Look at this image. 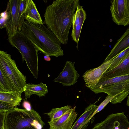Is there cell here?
I'll return each instance as SVG.
<instances>
[{
  "mask_svg": "<svg viewBox=\"0 0 129 129\" xmlns=\"http://www.w3.org/2000/svg\"><path fill=\"white\" fill-rule=\"evenodd\" d=\"M113 98V97L110 96L108 95L106 97L105 99L98 106L93 112L92 114L93 116H94L97 113L103 109Z\"/></svg>",
  "mask_w": 129,
  "mask_h": 129,
  "instance_id": "24",
  "label": "cell"
},
{
  "mask_svg": "<svg viewBox=\"0 0 129 129\" xmlns=\"http://www.w3.org/2000/svg\"><path fill=\"white\" fill-rule=\"evenodd\" d=\"M14 107L6 103L0 102V112H7L13 109Z\"/></svg>",
  "mask_w": 129,
  "mask_h": 129,
  "instance_id": "25",
  "label": "cell"
},
{
  "mask_svg": "<svg viewBox=\"0 0 129 129\" xmlns=\"http://www.w3.org/2000/svg\"><path fill=\"white\" fill-rule=\"evenodd\" d=\"M129 47V27L117 41L104 61L114 58Z\"/></svg>",
  "mask_w": 129,
  "mask_h": 129,
  "instance_id": "14",
  "label": "cell"
},
{
  "mask_svg": "<svg viewBox=\"0 0 129 129\" xmlns=\"http://www.w3.org/2000/svg\"><path fill=\"white\" fill-rule=\"evenodd\" d=\"M7 18H0V28H5Z\"/></svg>",
  "mask_w": 129,
  "mask_h": 129,
  "instance_id": "27",
  "label": "cell"
},
{
  "mask_svg": "<svg viewBox=\"0 0 129 129\" xmlns=\"http://www.w3.org/2000/svg\"><path fill=\"white\" fill-rule=\"evenodd\" d=\"M4 123L0 125V129H5L4 126Z\"/></svg>",
  "mask_w": 129,
  "mask_h": 129,
  "instance_id": "31",
  "label": "cell"
},
{
  "mask_svg": "<svg viewBox=\"0 0 129 129\" xmlns=\"http://www.w3.org/2000/svg\"><path fill=\"white\" fill-rule=\"evenodd\" d=\"M110 10L112 19L117 25L124 26L129 25V14L126 0L110 1Z\"/></svg>",
  "mask_w": 129,
  "mask_h": 129,
  "instance_id": "8",
  "label": "cell"
},
{
  "mask_svg": "<svg viewBox=\"0 0 129 129\" xmlns=\"http://www.w3.org/2000/svg\"><path fill=\"white\" fill-rule=\"evenodd\" d=\"M22 105L23 107L26 110H30L32 109L30 103L26 100L24 101Z\"/></svg>",
  "mask_w": 129,
  "mask_h": 129,
  "instance_id": "26",
  "label": "cell"
},
{
  "mask_svg": "<svg viewBox=\"0 0 129 129\" xmlns=\"http://www.w3.org/2000/svg\"><path fill=\"white\" fill-rule=\"evenodd\" d=\"M0 66L12 81L15 91L21 94L27 84L26 77L19 71L11 55L2 50L0 51Z\"/></svg>",
  "mask_w": 129,
  "mask_h": 129,
  "instance_id": "6",
  "label": "cell"
},
{
  "mask_svg": "<svg viewBox=\"0 0 129 129\" xmlns=\"http://www.w3.org/2000/svg\"><path fill=\"white\" fill-rule=\"evenodd\" d=\"M89 88L95 94L104 93L113 97L110 102L112 104L121 103L129 94V74L111 78L101 77Z\"/></svg>",
  "mask_w": 129,
  "mask_h": 129,
  "instance_id": "3",
  "label": "cell"
},
{
  "mask_svg": "<svg viewBox=\"0 0 129 129\" xmlns=\"http://www.w3.org/2000/svg\"><path fill=\"white\" fill-rule=\"evenodd\" d=\"M21 95L15 91L0 92V102L6 103L14 107L19 106L22 100Z\"/></svg>",
  "mask_w": 129,
  "mask_h": 129,
  "instance_id": "18",
  "label": "cell"
},
{
  "mask_svg": "<svg viewBox=\"0 0 129 129\" xmlns=\"http://www.w3.org/2000/svg\"><path fill=\"white\" fill-rule=\"evenodd\" d=\"M78 0H57L47 6L43 22L56 36L61 43H68L69 31Z\"/></svg>",
  "mask_w": 129,
  "mask_h": 129,
  "instance_id": "1",
  "label": "cell"
},
{
  "mask_svg": "<svg viewBox=\"0 0 129 129\" xmlns=\"http://www.w3.org/2000/svg\"><path fill=\"white\" fill-rule=\"evenodd\" d=\"M98 106L91 103L85 110L84 112L72 126L71 129H83L84 125L87 120L92 114Z\"/></svg>",
  "mask_w": 129,
  "mask_h": 129,
  "instance_id": "19",
  "label": "cell"
},
{
  "mask_svg": "<svg viewBox=\"0 0 129 129\" xmlns=\"http://www.w3.org/2000/svg\"><path fill=\"white\" fill-rule=\"evenodd\" d=\"M75 63L67 61L63 70L54 82L61 83L63 86L73 85L76 83L80 75L75 69Z\"/></svg>",
  "mask_w": 129,
  "mask_h": 129,
  "instance_id": "10",
  "label": "cell"
},
{
  "mask_svg": "<svg viewBox=\"0 0 129 129\" xmlns=\"http://www.w3.org/2000/svg\"><path fill=\"white\" fill-rule=\"evenodd\" d=\"M48 92L46 84L42 82L38 84H26L24 92L25 94V100H26L33 95L35 94L39 97L44 96Z\"/></svg>",
  "mask_w": 129,
  "mask_h": 129,
  "instance_id": "16",
  "label": "cell"
},
{
  "mask_svg": "<svg viewBox=\"0 0 129 129\" xmlns=\"http://www.w3.org/2000/svg\"><path fill=\"white\" fill-rule=\"evenodd\" d=\"M92 129H129V121L123 112L112 114Z\"/></svg>",
  "mask_w": 129,
  "mask_h": 129,
  "instance_id": "7",
  "label": "cell"
},
{
  "mask_svg": "<svg viewBox=\"0 0 129 129\" xmlns=\"http://www.w3.org/2000/svg\"><path fill=\"white\" fill-rule=\"evenodd\" d=\"M25 19L34 23L43 24L35 4L32 0H29L26 10Z\"/></svg>",
  "mask_w": 129,
  "mask_h": 129,
  "instance_id": "17",
  "label": "cell"
},
{
  "mask_svg": "<svg viewBox=\"0 0 129 129\" xmlns=\"http://www.w3.org/2000/svg\"><path fill=\"white\" fill-rule=\"evenodd\" d=\"M127 8L129 14V0H126Z\"/></svg>",
  "mask_w": 129,
  "mask_h": 129,
  "instance_id": "30",
  "label": "cell"
},
{
  "mask_svg": "<svg viewBox=\"0 0 129 129\" xmlns=\"http://www.w3.org/2000/svg\"><path fill=\"white\" fill-rule=\"evenodd\" d=\"M29 0H21L18 14V30L20 31L25 19L26 10Z\"/></svg>",
  "mask_w": 129,
  "mask_h": 129,
  "instance_id": "22",
  "label": "cell"
},
{
  "mask_svg": "<svg viewBox=\"0 0 129 129\" xmlns=\"http://www.w3.org/2000/svg\"><path fill=\"white\" fill-rule=\"evenodd\" d=\"M112 59L108 61H104L98 67L87 70L82 76L85 82V85L89 88L95 85L100 78L102 74L111 64Z\"/></svg>",
  "mask_w": 129,
  "mask_h": 129,
  "instance_id": "11",
  "label": "cell"
},
{
  "mask_svg": "<svg viewBox=\"0 0 129 129\" xmlns=\"http://www.w3.org/2000/svg\"><path fill=\"white\" fill-rule=\"evenodd\" d=\"M129 54V47L114 58L112 59V63L106 71L111 70L119 64Z\"/></svg>",
  "mask_w": 129,
  "mask_h": 129,
  "instance_id": "23",
  "label": "cell"
},
{
  "mask_svg": "<svg viewBox=\"0 0 129 129\" xmlns=\"http://www.w3.org/2000/svg\"><path fill=\"white\" fill-rule=\"evenodd\" d=\"M15 91L12 83L3 69L0 66V92Z\"/></svg>",
  "mask_w": 129,
  "mask_h": 129,
  "instance_id": "20",
  "label": "cell"
},
{
  "mask_svg": "<svg viewBox=\"0 0 129 129\" xmlns=\"http://www.w3.org/2000/svg\"><path fill=\"white\" fill-rule=\"evenodd\" d=\"M45 125L35 111L14 107L7 112L4 126L5 129H42Z\"/></svg>",
  "mask_w": 129,
  "mask_h": 129,
  "instance_id": "4",
  "label": "cell"
},
{
  "mask_svg": "<svg viewBox=\"0 0 129 129\" xmlns=\"http://www.w3.org/2000/svg\"><path fill=\"white\" fill-rule=\"evenodd\" d=\"M127 105L129 107V95L128 96L127 101Z\"/></svg>",
  "mask_w": 129,
  "mask_h": 129,
  "instance_id": "32",
  "label": "cell"
},
{
  "mask_svg": "<svg viewBox=\"0 0 129 129\" xmlns=\"http://www.w3.org/2000/svg\"><path fill=\"white\" fill-rule=\"evenodd\" d=\"M8 40L12 46L17 48L21 53L22 59L25 61L34 78L37 79L38 49L26 37L19 31L12 36H8Z\"/></svg>",
  "mask_w": 129,
  "mask_h": 129,
  "instance_id": "5",
  "label": "cell"
},
{
  "mask_svg": "<svg viewBox=\"0 0 129 129\" xmlns=\"http://www.w3.org/2000/svg\"><path fill=\"white\" fill-rule=\"evenodd\" d=\"M8 14L7 10H6L4 11L1 13L0 18H7Z\"/></svg>",
  "mask_w": 129,
  "mask_h": 129,
  "instance_id": "28",
  "label": "cell"
},
{
  "mask_svg": "<svg viewBox=\"0 0 129 129\" xmlns=\"http://www.w3.org/2000/svg\"><path fill=\"white\" fill-rule=\"evenodd\" d=\"M129 74V54L118 65L106 71L101 77L111 78Z\"/></svg>",
  "mask_w": 129,
  "mask_h": 129,
  "instance_id": "15",
  "label": "cell"
},
{
  "mask_svg": "<svg viewBox=\"0 0 129 129\" xmlns=\"http://www.w3.org/2000/svg\"><path fill=\"white\" fill-rule=\"evenodd\" d=\"M86 16V12L82 6L78 5L73 17L71 33L73 40L77 43H78L82 26Z\"/></svg>",
  "mask_w": 129,
  "mask_h": 129,
  "instance_id": "12",
  "label": "cell"
},
{
  "mask_svg": "<svg viewBox=\"0 0 129 129\" xmlns=\"http://www.w3.org/2000/svg\"><path fill=\"white\" fill-rule=\"evenodd\" d=\"M45 55L56 57L64 55L61 43L55 34L43 24L25 21L20 31Z\"/></svg>",
  "mask_w": 129,
  "mask_h": 129,
  "instance_id": "2",
  "label": "cell"
},
{
  "mask_svg": "<svg viewBox=\"0 0 129 129\" xmlns=\"http://www.w3.org/2000/svg\"><path fill=\"white\" fill-rule=\"evenodd\" d=\"M76 108V106L72 108L55 121H48L50 129H71L77 116Z\"/></svg>",
  "mask_w": 129,
  "mask_h": 129,
  "instance_id": "13",
  "label": "cell"
},
{
  "mask_svg": "<svg viewBox=\"0 0 129 129\" xmlns=\"http://www.w3.org/2000/svg\"><path fill=\"white\" fill-rule=\"evenodd\" d=\"M20 2L21 0H10L8 2L5 28L8 36H12L18 31V14Z\"/></svg>",
  "mask_w": 129,
  "mask_h": 129,
  "instance_id": "9",
  "label": "cell"
},
{
  "mask_svg": "<svg viewBox=\"0 0 129 129\" xmlns=\"http://www.w3.org/2000/svg\"><path fill=\"white\" fill-rule=\"evenodd\" d=\"M72 108L71 106L67 105L60 108H53L49 112L44 114L49 116L50 121H54L58 120Z\"/></svg>",
  "mask_w": 129,
  "mask_h": 129,
  "instance_id": "21",
  "label": "cell"
},
{
  "mask_svg": "<svg viewBox=\"0 0 129 129\" xmlns=\"http://www.w3.org/2000/svg\"><path fill=\"white\" fill-rule=\"evenodd\" d=\"M44 59L46 61H49L51 60V58L50 56L48 55H45L44 56Z\"/></svg>",
  "mask_w": 129,
  "mask_h": 129,
  "instance_id": "29",
  "label": "cell"
}]
</instances>
